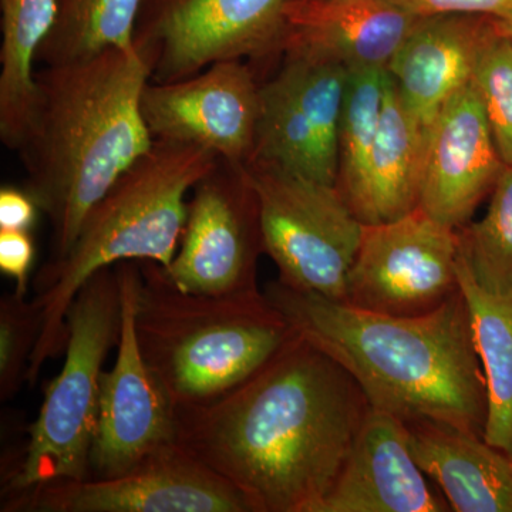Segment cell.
Segmentation results:
<instances>
[{"instance_id":"7402d4cb","label":"cell","mask_w":512,"mask_h":512,"mask_svg":"<svg viewBox=\"0 0 512 512\" xmlns=\"http://www.w3.org/2000/svg\"><path fill=\"white\" fill-rule=\"evenodd\" d=\"M56 8L57 0H0V140L13 151L32 109L37 53Z\"/></svg>"},{"instance_id":"6da1fadb","label":"cell","mask_w":512,"mask_h":512,"mask_svg":"<svg viewBox=\"0 0 512 512\" xmlns=\"http://www.w3.org/2000/svg\"><path fill=\"white\" fill-rule=\"evenodd\" d=\"M370 409L348 370L298 335L218 399L175 407L177 443L251 512H319Z\"/></svg>"},{"instance_id":"ba28073f","label":"cell","mask_w":512,"mask_h":512,"mask_svg":"<svg viewBox=\"0 0 512 512\" xmlns=\"http://www.w3.org/2000/svg\"><path fill=\"white\" fill-rule=\"evenodd\" d=\"M292 2L143 0L134 46L150 63L154 83L178 82L228 60L285 55Z\"/></svg>"},{"instance_id":"52a82bcc","label":"cell","mask_w":512,"mask_h":512,"mask_svg":"<svg viewBox=\"0 0 512 512\" xmlns=\"http://www.w3.org/2000/svg\"><path fill=\"white\" fill-rule=\"evenodd\" d=\"M245 167L258 195L265 254L278 268V281L345 302L365 224L338 187L259 161Z\"/></svg>"},{"instance_id":"5b68a950","label":"cell","mask_w":512,"mask_h":512,"mask_svg":"<svg viewBox=\"0 0 512 512\" xmlns=\"http://www.w3.org/2000/svg\"><path fill=\"white\" fill-rule=\"evenodd\" d=\"M137 262L138 345L174 407L218 399L298 336L265 293L185 292L163 266Z\"/></svg>"},{"instance_id":"9a60e30c","label":"cell","mask_w":512,"mask_h":512,"mask_svg":"<svg viewBox=\"0 0 512 512\" xmlns=\"http://www.w3.org/2000/svg\"><path fill=\"white\" fill-rule=\"evenodd\" d=\"M504 167L480 97L467 84L431 124L419 207L448 227H466Z\"/></svg>"},{"instance_id":"83f0119b","label":"cell","mask_w":512,"mask_h":512,"mask_svg":"<svg viewBox=\"0 0 512 512\" xmlns=\"http://www.w3.org/2000/svg\"><path fill=\"white\" fill-rule=\"evenodd\" d=\"M32 232L0 229V271L15 281V292L29 295L30 271L35 262Z\"/></svg>"},{"instance_id":"9c48e42d","label":"cell","mask_w":512,"mask_h":512,"mask_svg":"<svg viewBox=\"0 0 512 512\" xmlns=\"http://www.w3.org/2000/svg\"><path fill=\"white\" fill-rule=\"evenodd\" d=\"M349 69L289 47L281 69L261 83V113L251 161L336 185L339 124ZM248 163V164H249Z\"/></svg>"},{"instance_id":"2e32d148","label":"cell","mask_w":512,"mask_h":512,"mask_svg":"<svg viewBox=\"0 0 512 512\" xmlns=\"http://www.w3.org/2000/svg\"><path fill=\"white\" fill-rule=\"evenodd\" d=\"M410 450L406 424L370 409L319 512H444Z\"/></svg>"},{"instance_id":"5bb4252c","label":"cell","mask_w":512,"mask_h":512,"mask_svg":"<svg viewBox=\"0 0 512 512\" xmlns=\"http://www.w3.org/2000/svg\"><path fill=\"white\" fill-rule=\"evenodd\" d=\"M261 83L251 64L228 60L170 83L148 82L141 114L154 140L194 144L247 165L254 154Z\"/></svg>"},{"instance_id":"8fae6325","label":"cell","mask_w":512,"mask_h":512,"mask_svg":"<svg viewBox=\"0 0 512 512\" xmlns=\"http://www.w3.org/2000/svg\"><path fill=\"white\" fill-rule=\"evenodd\" d=\"M460 231L423 208L363 227L345 302L392 316L426 315L458 291Z\"/></svg>"},{"instance_id":"4fadbf2b","label":"cell","mask_w":512,"mask_h":512,"mask_svg":"<svg viewBox=\"0 0 512 512\" xmlns=\"http://www.w3.org/2000/svg\"><path fill=\"white\" fill-rule=\"evenodd\" d=\"M116 265L121 293L120 338L116 362L109 372L101 373L90 478L120 476L157 451L177 443L174 404L138 345L136 303L140 266L137 261Z\"/></svg>"},{"instance_id":"d6986e66","label":"cell","mask_w":512,"mask_h":512,"mask_svg":"<svg viewBox=\"0 0 512 512\" xmlns=\"http://www.w3.org/2000/svg\"><path fill=\"white\" fill-rule=\"evenodd\" d=\"M410 450L451 510L512 512V458L474 431L453 424L407 423Z\"/></svg>"},{"instance_id":"603a6c76","label":"cell","mask_w":512,"mask_h":512,"mask_svg":"<svg viewBox=\"0 0 512 512\" xmlns=\"http://www.w3.org/2000/svg\"><path fill=\"white\" fill-rule=\"evenodd\" d=\"M143 0H57L55 22L36 63L60 66L109 49H133Z\"/></svg>"},{"instance_id":"30bf717a","label":"cell","mask_w":512,"mask_h":512,"mask_svg":"<svg viewBox=\"0 0 512 512\" xmlns=\"http://www.w3.org/2000/svg\"><path fill=\"white\" fill-rule=\"evenodd\" d=\"M261 254V210L247 167L220 158L192 188L180 247L165 275L201 295L256 292Z\"/></svg>"},{"instance_id":"e0dca14e","label":"cell","mask_w":512,"mask_h":512,"mask_svg":"<svg viewBox=\"0 0 512 512\" xmlns=\"http://www.w3.org/2000/svg\"><path fill=\"white\" fill-rule=\"evenodd\" d=\"M495 28L487 16L420 18L390 60L387 72L407 110L430 130L448 101L471 83L485 40Z\"/></svg>"},{"instance_id":"7c38bea8","label":"cell","mask_w":512,"mask_h":512,"mask_svg":"<svg viewBox=\"0 0 512 512\" xmlns=\"http://www.w3.org/2000/svg\"><path fill=\"white\" fill-rule=\"evenodd\" d=\"M2 512H251L237 488L174 443L110 478L60 480L3 495Z\"/></svg>"},{"instance_id":"f546056e","label":"cell","mask_w":512,"mask_h":512,"mask_svg":"<svg viewBox=\"0 0 512 512\" xmlns=\"http://www.w3.org/2000/svg\"><path fill=\"white\" fill-rule=\"evenodd\" d=\"M40 211L26 188L3 185L0 190V229L32 232Z\"/></svg>"},{"instance_id":"ac0fdd59","label":"cell","mask_w":512,"mask_h":512,"mask_svg":"<svg viewBox=\"0 0 512 512\" xmlns=\"http://www.w3.org/2000/svg\"><path fill=\"white\" fill-rule=\"evenodd\" d=\"M394 0H295L288 47L356 67L387 69L417 20Z\"/></svg>"},{"instance_id":"44dd1931","label":"cell","mask_w":512,"mask_h":512,"mask_svg":"<svg viewBox=\"0 0 512 512\" xmlns=\"http://www.w3.org/2000/svg\"><path fill=\"white\" fill-rule=\"evenodd\" d=\"M457 281L466 299L474 345L487 382L484 439L512 458V292L481 284L460 249Z\"/></svg>"},{"instance_id":"7a4b0ae2","label":"cell","mask_w":512,"mask_h":512,"mask_svg":"<svg viewBox=\"0 0 512 512\" xmlns=\"http://www.w3.org/2000/svg\"><path fill=\"white\" fill-rule=\"evenodd\" d=\"M265 295L299 336L348 370L373 409L404 424L439 421L484 437L487 382L461 289L419 316L363 311L281 281Z\"/></svg>"},{"instance_id":"3957f363","label":"cell","mask_w":512,"mask_h":512,"mask_svg":"<svg viewBox=\"0 0 512 512\" xmlns=\"http://www.w3.org/2000/svg\"><path fill=\"white\" fill-rule=\"evenodd\" d=\"M150 80V63L136 46L36 70L35 99L15 151L26 191L50 225L43 265L69 254L93 205L153 146L141 114Z\"/></svg>"},{"instance_id":"484cf974","label":"cell","mask_w":512,"mask_h":512,"mask_svg":"<svg viewBox=\"0 0 512 512\" xmlns=\"http://www.w3.org/2000/svg\"><path fill=\"white\" fill-rule=\"evenodd\" d=\"M471 83L483 104L501 160L512 165V42L497 23L481 49Z\"/></svg>"},{"instance_id":"cb8c5ba5","label":"cell","mask_w":512,"mask_h":512,"mask_svg":"<svg viewBox=\"0 0 512 512\" xmlns=\"http://www.w3.org/2000/svg\"><path fill=\"white\" fill-rule=\"evenodd\" d=\"M389 72L380 67L349 69L339 124V173L336 187L352 211L365 197L367 170L386 100Z\"/></svg>"},{"instance_id":"4dcf8cb0","label":"cell","mask_w":512,"mask_h":512,"mask_svg":"<svg viewBox=\"0 0 512 512\" xmlns=\"http://www.w3.org/2000/svg\"><path fill=\"white\" fill-rule=\"evenodd\" d=\"M495 23H497L498 29L512 42V13L510 16H507V18L495 20Z\"/></svg>"},{"instance_id":"4316f807","label":"cell","mask_w":512,"mask_h":512,"mask_svg":"<svg viewBox=\"0 0 512 512\" xmlns=\"http://www.w3.org/2000/svg\"><path fill=\"white\" fill-rule=\"evenodd\" d=\"M42 333L40 308L33 299L6 293L0 299V399H12L26 383L30 359Z\"/></svg>"},{"instance_id":"8992f818","label":"cell","mask_w":512,"mask_h":512,"mask_svg":"<svg viewBox=\"0 0 512 512\" xmlns=\"http://www.w3.org/2000/svg\"><path fill=\"white\" fill-rule=\"evenodd\" d=\"M117 265L87 279L67 311L66 357L46 384L45 399L28 429V444L6 468L3 495L60 480H89L103 363L120 338Z\"/></svg>"},{"instance_id":"277c9868","label":"cell","mask_w":512,"mask_h":512,"mask_svg":"<svg viewBox=\"0 0 512 512\" xmlns=\"http://www.w3.org/2000/svg\"><path fill=\"white\" fill-rule=\"evenodd\" d=\"M218 160L194 144L154 140L104 192L84 218L69 254L57 264L42 265L33 281L42 333L26 383L35 386L47 360L66 349L67 311L90 276L124 261L171 265L183 237L188 192Z\"/></svg>"},{"instance_id":"f1b7e54d","label":"cell","mask_w":512,"mask_h":512,"mask_svg":"<svg viewBox=\"0 0 512 512\" xmlns=\"http://www.w3.org/2000/svg\"><path fill=\"white\" fill-rule=\"evenodd\" d=\"M417 18L474 15L500 20L512 13V0H394Z\"/></svg>"},{"instance_id":"d4e9b609","label":"cell","mask_w":512,"mask_h":512,"mask_svg":"<svg viewBox=\"0 0 512 512\" xmlns=\"http://www.w3.org/2000/svg\"><path fill=\"white\" fill-rule=\"evenodd\" d=\"M460 231V252L481 284L512 292V165H505L483 220Z\"/></svg>"},{"instance_id":"ffe728a7","label":"cell","mask_w":512,"mask_h":512,"mask_svg":"<svg viewBox=\"0 0 512 512\" xmlns=\"http://www.w3.org/2000/svg\"><path fill=\"white\" fill-rule=\"evenodd\" d=\"M427 141L429 130L407 110L389 77L365 197L357 212L363 224L397 220L419 207Z\"/></svg>"}]
</instances>
